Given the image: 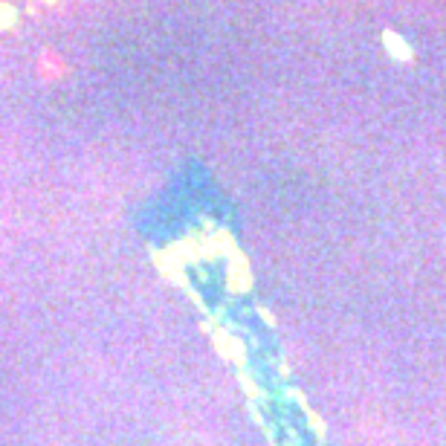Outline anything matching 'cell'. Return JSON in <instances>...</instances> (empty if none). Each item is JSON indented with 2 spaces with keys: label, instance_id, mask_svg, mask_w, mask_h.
Wrapping results in <instances>:
<instances>
[{
  "label": "cell",
  "instance_id": "6da1fadb",
  "mask_svg": "<svg viewBox=\"0 0 446 446\" xmlns=\"http://www.w3.org/2000/svg\"><path fill=\"white\" fill-rule=\"evenodd\" d=\"M70 0H0V50L26 41L61 15Z\"/></svg>",
  "mask_w": 446,
  "mask_h": 446
}]
</instances>
